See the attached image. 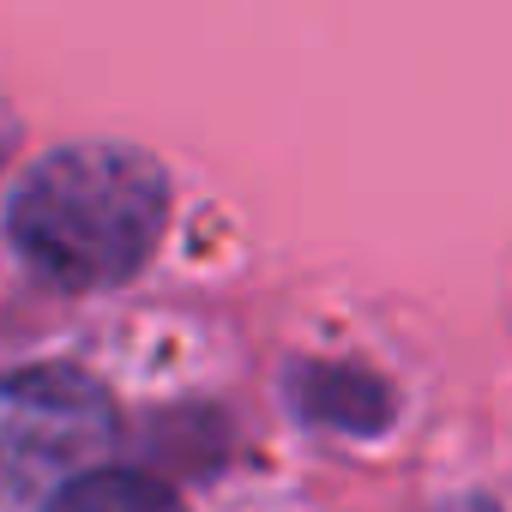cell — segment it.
Instances as JSON below:
<instances>
[{"label": "cell", "mask_w": 512, "mask_h": 512, "mask_svg": "<svg viewBox=\"0 0 512 512\" xmlns=\"http://www.w3.org/2000/svg\"><path fill=\"white\" fill-rule=\"evenodd\" d=\"M290 404L308 422L338 428V434H380L392 422L386 380H374L362 368H344V362H302L290 374Z\"/></svg>", "instance_id": "3957f363"}, {"label": "cell", "mask_w": 512, "mask_h": 512, "mask_svg": "<svg viewBox=\"0 0 512 512\" xmlns=\"http://www.w3.org/2000/svg\"><path fill=\"white\" fill-rule=\"evenodd\" d=\"M43 512H187L181 494L145 470H85L61 494H49Z\"/></svg>", "instance_id": "277c9868"}, {"label": "cell", "mask_w": 512, "mask_h": 512, "mask_svg": "<svg viewBox=\"0 0 512 512\" xmlns=\"http://www.w3.org/2000/svg\"><path fill=\"white\" fill-rule=\"evenodd\" d=\"M115 440L109 392L61 362L0 374V500L67 488Z\"/></svg>", "instance_id": "7a4b0ae2"}, {"label": "cell", "mask_w": 512, "mask_h": 512, "mask_svg": "<svg viewBox=\"0 0 512 512\" xmlns=\"http://www.w3.org/2000/svg\"><path fill=\"white\" fill-rule=\"evenodd\" d=\"M13 151V121H7V109H0V157Z\"/></svg>", "instance_id": "5b68a950"}, {"label": "cell", "mask_w": 512, "mask_h": 512, "mask_svg": "<svg viewBox=\"0 0 512 512\" xmlns=\"http://www.w3.org/2000/svg\"><path fill=\"white\" fill-rule=\"evenodd\" d=\"M169 223V175L151 151L79 139L31 163L7 205L25 260L67 290H109L133 278Z\"/></svg>", "instance_id": "6da1fadb"}]
</instances>
